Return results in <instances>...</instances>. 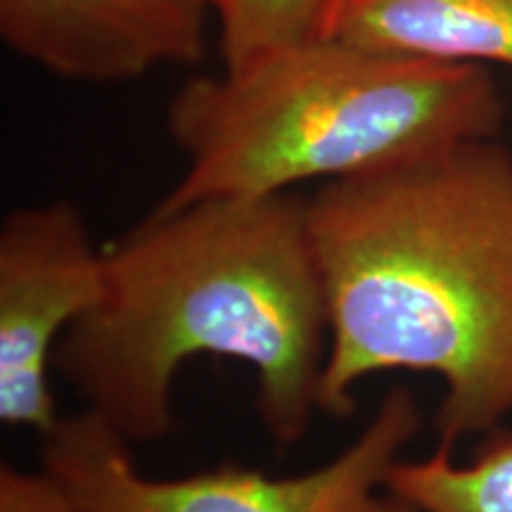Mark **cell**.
I'll return each mask as SVG.
<instances>
[{"label": "cell", "instance_id": "1", "mask_svg": "<svg viewBox=\"0 0 512 512\" xmlns=\"http://www.w3.org/2000/svg\"><path fill=\"white\" fill-rule=\"evenodd\" d=\"M330 318L309 197H211L157 209L105 249V290L57 344L53 368L131 444L174 427V384L195 356L256 377L275 446H297L320 413Z\"/></svg>", "mask_w": 512, "mask_h": 512}, {"label": "cell", "instance_id": "2", "mask_svg": "<svg viewBox=\"0 0 512 512\" xmlns=\"http://www.w3.org/2000/svg\"><path fill=\"white\" fill-rule=\"evenodd\" d=\"M309 228L330 318L318 408L356 413L366 377L437 375L439 444L512 415V152L475 140L323 183Z\"/></svg>", "mask_w": 512, "mask_h": 512}, {"label": "cell", "instance_id": "3", "mask_svg": "<svg viewBox=\"0 0 512 512\" xmlns=\"http://www.w3.org/2000/svg\"><path fill=\"white\" fill-rule=\"evenodd\" d=\"M503 124L484 64L375 53L330 36L183 83L169 133L188 169L157 209L373 174L496 140Z\"/></svg>", "mask_w": 512, "mask_h": 512}, {"label": "cell", "instance_id": "4", "mask_svg": "<svg viewBox=\"0 0 512 512\" xmlns=\"http://www.w3.org/2000/svg\"><path fill=\"white\" fill-rule=\"evenodd\" d=\"M422 413L411 389L384 394L361 434L339 456L299 475L240 465L183 477H147L131 441L91 411L60 418L43 437V470L83 512H375Z\"/></svg>", "mask_w": 512, "mask_h": 512}, {"label": "cell", "instance_id": "5", "mask_svg": "<svg viewBox=\"0 0 512 512\" xmlns=\"http://www.w3.org/2000/svg\"><path fill=\"white\" fill-rule=\"evenodd\" d=\"M105 290V249L69 200L10 211L0 226V422L50 434L60 339Z\"/></svg>", "mask_w": 512, "mask_h": 512}, {"label": "cell", "instance_id": "6", "mask_svg": "<svg viewBox=\"0 0 512 512\" xmlns=\"http://www.w3.org/2000/svg\"><path fill=\"white\" fill-rule=\"evenodd\" d=\"M214 0H0V38L46 72L126 83L207 55Z\"/></svg>", "mask_w": 512, "mask_h": 512}, {"label": "cell", "instance_id": "7", "mask_svg": "<svg viewBox=\"0 0 512 512\" xmlns=\"http://www.w3.org/2000/svg\"><path fill=\"white\" fill-rule=\"evenodd\" d=\"M332 36L375 53L512 67V0H342Z\"/></svg>", "mask_w": 512, "mask_h": 512}, {"label": "cell", "instance_id": "8", "mask_svg": "<svg viewBox=\"0 0 512 512\" xmlns=\"http://www.w3.org/2000/svg\"><path fill=\"white\" fill-rule=\"evenodd\" d=\"M387 491L420 512H512V430L486 432L467 463L441 444L427 458H399Z\"/></svg>", "mask_w": 512, "mask_h": 512}, {"label": "cell", "instance_id": "9", "mask_svg": "<svg viewBox=\"0 0 512 512\" xmlns=\"http://www.w3.org/2000/svg\"><path fill=\"white\" fill-rule=\"evenodd\" d=\"M342 0H214L223 72L335 34Z\"/></svg>", "mask_w": 512, "mask_h": 512}, {"label": "cell", "instance_id": "10", "mask_svg": "<svg viewBox=\"0 0 512 512\" xmlns=\"http://www.w3.org/2000/svg\"><path fill=\"white\" fill-rule=\"evenodd\" d=\"M0 512H83L72 496L41 467V472H24L19 467L0 465Z\"/></svg>", "mask_w": 512, "mask_h": 512}, {"label": "cell", "instance_id": "11", "mask_svg": "<svg viewBox=\"0 0 512 512\" xmlns=\"http://www.w3.org/2000/svg\"><path fill=\"white\" fill-rule=\"evenodd\" d=\"M375 512H420V510L408 501H403V498L389 494V491H384L380 503H377Z\"/></svg>", "mask_w": 512, "mask_h": 512}]
</instances>
